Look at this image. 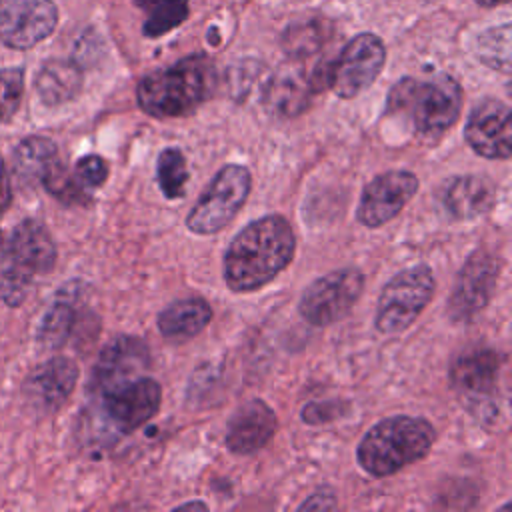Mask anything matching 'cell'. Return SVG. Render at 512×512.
<instances>
[{
  "label": "cell",
  "instance_id": "obj_7",
  "mask_svg": "<svg viewBox=\"0 0 512 512\" xmlns=\"http://www.w3.org/2000/svg\"><path fill=\"white\" fill-rule=\"evenodd\" d=\"M250 190L252 174L246 166H222L188 212L186 228L198 236H210L220 232L242 210L250 196Z\"/></svg>",
  "mask_w": 512,
  "mask_h": 512
},
{
  "label": "cell",
  "instance_id": "obj_8",
  "mask_svg": "<svg viewBox=\"0 0 512 512\" xmlns=\"http://www.w3.org/2000/svg\"><path fill=\"white\" fill-rule=\"evenodd\" d=\"M364 290V274L358 268H338L310 282L298 302L300 316L316 328L342 320Z\"/></svg>",
  "mask_w": 512,
  "mask_h": 512
},
{
  "label": "cell",
  "instance_id": "obj_9",
  "mask_svg": "<svg viewBox=\"0 0 512 512\" xmlns=\"http://www.w3.org/2000/svg\"><path fill=\"white\" fill-rule=\"evenodd\" d=\"M386 62V48L374 34L354 36L326 66V88L340 98H354L378 78Z\"/></svg>",
  "mask_w": 512,
  "mask_h": 512
},
{
  "label": "cell",
  "instance_id": "obj_36",
  "mask_svg": "<svg viewBox=\"0 0 512 512\" xmlns=\"http://www.w3.org/2000/svg\"><path fill=\"white\" fill-rule=\"evenodd\" d=\"M476 2L482 6H498V4H506L508 0H476Z\"/></svg>",
  "mask_w": 512,
  "mask_h": 512
},
{
  "label": "cell",
  "instance_id": "obj_6",
  "mask_svg": "<svg viewBox=\"0 0 512 512\" xmlns=\"http://www.w3.org/2000/svg\"><path fill=\"white\" fill-rule=\"evenodd\" d=\"M436 280L428 264H414L396 272L380 290L374 328L382 336L408 330L434 296Z\"/></svg>",
  "mask_w": 512,
  "mask_h": 512
},
{
  "label": "cell",
  "instance_id": "obj_20",
  "mask_svg": "<svg viewBox=\"0 0 512 512\" xmlns=\"http://www.w3.org/2000/svg\"><path fill=\"white\" fill-rule=\"evenodd\" d=\"M212 320V306L200 296H188L170 302L158 312V332L168 340H190L198 336Z\"/></svg>",
  "mask_w": 512,
  "mask_h": 512
},
{
  "label": "cell",
  "instance_id": "obj_12",
  "mask_svg": "<svg viewBox=\"0 0 512 512\" xmlns=\"http://www.w3.org/2000/svg\"><path fill=\"white\" fill-rule=\"evenodd\" d=\"M102 406L112 424L122 432H134L160 408L162 388L150 376H134L116 382L100 392Z\"/></svg>",
  "mask_w": 512,
  "mask_h": 512
},
{
  "label": "cell",
  "instance_id": "obj_33",
  "mask_svg": "<svg viewBox=\"0 0 512 512\" xmlns=\"http://www.w3.org/2000/svg\"><path fill=\"white\" fill-rule=\"evenodd\" d=\"M336 506V496L332 492L320 490L314 492L312 496H308V500H304L298 508L300 510H330Z\"/></svg>",
  "mask_w": 512,
  "mask_h": 512
},
{
  "label": "cell",
  "instance_id": "obj_16",
  "mask_svg": "<svg viewBox=\"0 0 512 512\" xmlns=\"http://www.w3.org/2000/svg\"><path fill=\"white\" fill-rule=\"evenodd\" d=\"M496 200V188L486 176L460 174L442 182L438 204L454 222L474 220L486 214Z\"/></svg>",
  "mask_w": 512,
  "mask_h": 512
},
{
  "label": "cell",
  "instance_id": "obj_17",
  "mask_svg": "<svg viewBox=\"0 0 512 512\" xmlns=\"http://www.w3.org/2000/svg\"><path fill=\"white\" fill-rule=\"evenodd\" d=\"M502 358L496 350L476 346L462 350L450 364L452 386L468 400L486 398L496 390Z\"/></svg>",
  "mask_w": 512,
  "mask_h": 512
},
{
  "label": "cell",
  "instance_id": "obj_35",
  "mask_svg": "<svg viewBox=\"0 0 512 512\" xmlns=\"http://www.w3.org/2000/svg\"><path fill=\"white\" fill-rule=\"evenodd\" d=\"M208 504L202 502V500H192V502H184V504H178L176 510H206Z\"/></svg>",
  "mask_w": 512,
  "mask_h": 512
},
{
  "label": "cell",
  "instance_id": "obj_27",
  "mask_svg": "<svg viewBox=\"0 0 512 512\" xmlns=\"http://www.w3.org/2000/svg\"><path fill=\"white\" fill-rule=\"evenodd\" d=\"M476 56L490 68L510 70V24H500L484 30L476 38Z\"/></svg>",
  "mask_w": 512,
  "mask_h": 512
},
{
  "label": "cell",
  "instance_id": "obj_1",
  "mask_svg": "<svg viewBox=\"0 0 512 512\" xmlns=\"http://www.w3.org/2000/svg\"><path fill=\"white\" fill-rule=\"evenodd\" d=\"M296 234L280 214L248 222L228 244L222 276L232 292H254L272 282L294 258Z\"/></svg>",
  "mask_w": 512,
  "mask_h": 512
},
{
  "label": "cell",
  "instance_id": "obj_24",
  "mask_svg": "<svg viewBox=\"0 0 512 512\" xmlns=\"http://www.w3.org/2000/svg\"><path fill=\"white\" fill-rule=\"evenodd\" d=\"M144 14L142 34L158 38L188 18V0H134Z\"/></svg>",
  "mask_w": 512,
  "mask_h": 512
},
{
  "label": "cell",
  "instance_id": "obj_5",
  "mask_svg": "<svg viewBox=\"0 0 512 512\" xmlns=\"http://www.w3.org/2000/svg\"><path fill=\"white\" fill-rule=\"evenodd\" d=\"M56 264V244L38 220L20 222L8 236L0 258V296L18 306L38 274H48Z\"/></svg>",
  "mask_w": 512,
  "mask_h": 512
},
{
  "label": "cell",
  "instance_id": "obj_3",
  "mask_svg": "<svg viewBox=\"0 0 512 512\" xmlns=\"http://www.w3.org/2000/svg\"><path fill=\"white\" fill-rule=\"evenodd\" d=\"M216 84L214 62L204 54H194L146 74L138 82L136 100L140 110L152 118H180L212 98Z\"/></svg>",
  "mask_w": 512,
  "mask_h": 512
},
{
  "label": "cell",
  "instance_id": "obj_2",
  "mask_svg": "<svg viewBox=\"0 0 512 512\" xmlns=\"http://www.w3.org/2000/svg\"><path fill=\"white\" fill-rule=\"evenodd\" d=\"M462 90L450 76L398 80L388 92L386 114L402 124L416 140L438 142L458 120Z\"/></svg>",
  "mask_w": 512,
  "mask_h": 512
},
{
  "label": "cell",
  "instance_id": "obj_14",
  "mask_svg": "<svg viewBox=\"0 0 512 512\" xmlns=\"http://www.w3.org/2000/svg\"><path fill=\"white\" fill-rule=\"evenodd\" d=\"M464 140L482 158L508 160L512 154L510 108L494 98L478 102L468 114Z\"/></svg>",
  "mask_w": 512,
  "mask_h": 512
},
{
  "label": "cell",
  "instance_id": "obj_31",
  "mask_svg": "<svg viewBox=\"0 0 512 512\" xmlns=\"http://www.w3.org/2000/svg\"><path fill=\"white\" fill-rule=\"evenodd\" d=\"M74 174H76V178L80 180V184L86 190L100 188L106 182V178H108V164H106V160L102 156L88 154V156H82L76 162Z\"/></svg>",
  "mask_w": 512,
  "mask_h": 512
},
{
  "label": "cell",
  "instance_id": "obj_15",
  "mask_svg": "<svg viewBox=\"0 0 512 512\" xmlns=\"http://www.w3.org/2000/svg\"><path fill=\"white\" fill-rule=\"evenodd\" d=\"M276 430V412L264 400L252 398L230 416L224 442L232 454L250 456L262 450L274 438Z\"/></svg>",
  "mask_w": 512,
  "mask_h": 512
},
{
  "label": "cell",
  "instance_id": "obj_25",
  "mask_svg": "<svg viewBox=\"0 0 512 512\" xmlns=\"http://www.w3.org/2000/svg\"><path fill=\"white\" fill-rule=\"evenodd\" d=\"M76 320L74 302L70 298H58L42 318L38 328V342L48 350H58L66 344L68 336L72 334Z\"/></svg>",
  "mask_w": 512,
  "mask_h": 512
},
{
  "label": "cell",
  "instance_id": "obj_29",
  "mask_svg": "<svg viewBox=\"0 0 512 512\" xmlns=\"http://www.w3.org/2000/svg\"><path fill=\"white\" fill-rule=\"evenodd\" d=\"M54 198H58L64 204H88L90 196L88 190L80 184L74 172H70L60 160L52 164V168L44 174L40 182Z\"/></svg>",
  "mask_w": 512,
  "mask_h": 512
},
{
  "label": "cell",
  "instance_id": "obj_28",
  "mask_svg": "<svg viewBox=\"0 0 512 512\" xmlns=\"http://www.w3.org/2000/svg\"><path fill=\"white\" fill-rule=\"evenodd\" d=\"M328 38V26L322 20L294 24L284 34V50L294 58H306L322 48Z\"/></svg>",
  "mask_w": 512,
  "mask_h": 512
},
{
  "label": "cell",
  "instance_id": "obj_13",
  "mask_svg": "<svg viewBox=\"0 0 512 512\" xmlns=\"http://www.w3.org/2000/svg\"><path fill=\"white\" fill-rule=\"evenodd\" d=\"M52 0H0V40L18 50L32 48L56 28Z\"/></svg>",
  "mask_w": 512,
  "mask_h": 512
},
{
  "label": "cell",
  "instance_id": "obj_32",
  "mask_svg": "<svg viewBox=\"0 0 512 512\" xmlns=\"http://www.w3.org/2000/svg\"><path fill=\"white\" fill-rule=\"evenodd\" d=\"M336 414H338V408L334 402H310L302 408V420L314 426L336 418Z\"/></svg>",
  "mask_w": 512,
  "mask_h": 512
},
{
  "label": "cell",
  "instance_id": "obj_22",
  "mask_svg": "<svg viewBox=\"0 0 512 512\" xmlns=\"http://www.w3.org/2000/svg\"><path fill=\"white\" fill-rule=\"evenodd\" d=\"M82 86V72L72 60H48L38 76L36 90L44 104L58 106L72 100Z\"/></svg>",
  "mask_w": 512,
  "mask_h": 512
},
{
  "label": "cell",
  "instance_id": "obj_11",
  "mask_svg": "<svg viewBox=\"0 0 512 512\" xmlns=\"http://www.w3.org/2000/svg\"><path fill=\"white\" fill-rule=\"evenodd\" d=\"M420 180L410 170H386L362 190L356 218L366 228H380L394 220L416 196Z\"/></svg>",
  "mask_w": 512,
  "mask_h": 512
},
{
  "label": "cell",
  "instance_id": "obj_18",
  "mask_svg": "<svg viewBox=\"0 0 512 512\" xmlns=\"http://www.w3.org/2000/svg\"><path fill=\"white\" fill-rule=\"evenodd\" d=\"M148 364V348L142 338L122 334L108 342L94 366V388L100 392L116 382L138 376L140 368Z\"/></svg>",
  "mask_w": 512,
  "mask_h": 512
},
{
  "label": "cell",
  "instance_id": "obj_4",
  "mask_svg": "<svg viewBox=\"0 0 512 512\" xmlns=\"http://www.w3.org/2000/svg\"><path fill=\"white\" fill-rule=\"evenodd\" d=\"M434 442L436 428L426 418L396 414L368 428L356 448V460L370 476L384 478L422 460Z\"/></svg>",
  "mask_w": 512,
  "mask_h": 512
},
{
  "label": "cell",
  "instance_id": "obj_23",
  "mask_svg": "<svg viewBox=\"0 0 512 512\" xmlns=\"http://www.w3.org/2000/svg\"><path fill=\"white\" fill-rule=\"evenodd\" d=\"M54 162H58V148L50 138L28 136L16 148L14 164L22 182H42Z\"/></svg>",
  "mask_w": 512,
  "mask_h": 512
},
{
  "label": "cell",
  "instance_id": "obj_26",
  "mask_svg": "<svg viewBox=\"0 0 512 512\" xmlns=\"http://www.w3.org/2000/svg\"><path fill=\"white\" fill-rule=\"evenodd\" d=\"M156 180L162 194L168 200H176L184 196V188L188 182V166L180 148L168 146L158 154Z\"/></svg>",
  "mask_w": 512,
  "mask_h": 512
},
{
  "label": "cell",
  "instance_id": "obj_10",
  "mask_svg": "<svg viewBox=\"0 0 512 512\" xmlns=\"http://www.w3.org/2000/svg\"><path fill=\"white\" fill-rule=\"evenodd\" d=\"M500 270V256L488 250L472 252L456 276L454 290L448 300L450 318L456 322L474 320L490 304Z\"/></svg>",
  "mask_w": 512,
  "mask_h": 512
},
{
  "label": "cell",
  "instance_id": "obj_34",
  "mask_svg": "<svg viewBox=\"0 0 512 512\" xmlns=\"http://www.w3.org/2000/svg\"><path fill=\"white\" fill-rule=\"evenodd\" d=\"M10 204V184H8V176L4 170V160L0 156V210L4 212V208H8Z\"/></svg>",
  "mask_w": 512,
  "mask_h": 512
},
{
  "label": "cell",
  "instance_id": "obj_30",
  "mask_svg": "<svg viewBox=\"0 0 512 512\" xmlns=\"http://www.w3.org/2000/svg\"><path fill=\"white\" fill-rule=\"evenodd\" d=\"M24 94V70L6 68L0 70V122L10 120L20 106Z\"/></svg>",
  "mask_w": 512,
  "mask_h": 512
},
{
  "label": "cell",
  "instance_id": "obj_21",
  "mask_svg": "<svg viewBox=\"0 0 512 512\" xmlns=\"http://www.w3.org/2000/svg\"><path fill=\"white\" fill-rule=\"evenodd\" d=\"M76 382V362L66 356H54L36 368V372L28 380V386L42 406L58 408L68 400Z\"/></svg>",
  "mask_w": 512,
  "mask_h": 512
},
{
  "label": "cell",
  "instance_id": "obj_37",
  "mask_svg": "<svg viewBox=\"0 0 512 512\" xmlns=\"http://www.w3.org/2000/svg\"><path fill=\"white\" fill-rule=\"evenodd\" d=\"M0 214H2V210H0Z\"/></svg>",
  "mask_w": 512,
  "mask_h": 512
},
{
  "label": "cell",
  "instance_id": "obj_19",
  "mask_svg": "<svg viewBox=\"0 0 512 512\" xmlns=\"http://www.w3.org/2000/svg\"><path fill=\"white\" fill-rule=\"evenodd\" d=\"M316 92L312 74L302 68H280L264 90V104L270 114L290 118L304 112Z\"/></svg>",
  "mask_w": 512,
  "mask_h": 512
}]
</instances>
